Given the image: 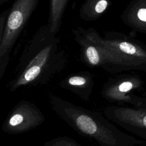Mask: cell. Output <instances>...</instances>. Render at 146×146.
Returning <instances> with one entry per match:
<instances>
[{
  "mask_svg": "<svg viewBox=\"0 0 146 146\" xmlns=\"http://www.w3.org/2000/svg\"><path fill=\"white\" fill-rule=\"evenodd\" d=\"M56 33L47 25L41 26L25 47L15 74L8 84L10 91L20 87L44 84L66 66L67 57L59 47Z\"/></svg>",
  "mask_w": 146,
  "mask_h": 146,
  "instance_id": "6da1fadb",
  "label": "cell"
},
{
  "mask_svg": "<svg viewBox=\"0 0 146 146\" xmlns=\"http://www.w3.org/2000/svg\"><path fill=\"white\" fill-rule=\"evenodd\" d=\"M50 102L63 120L100 146H146V141L124 132L98 112L78 107L54 95L50 96Z\"/></svg>",
  "mask_w": 146,
  "mask_h": 146,
  "instance_id": "7a4b0ae2",
  "label": "cell"
},
{
  "mask_svg": "<svg viewBox=\"0 0 146 146\" xmlns=\"http://www.w3.org/2000/svg\"><path fill=\"white\" fill-rule=\"evenodd\" d=\"M39 1V0H15L10 7L0 46V58L5 54L10 55Z\"/></svg>",
  "mask_w": 146,
  "mask_h": 146,
  "instance_id": "3957f363",
  "label": "cell"
},
{
  "mask_svg": "<svg viewBox=\"0 0 146 146\" xmlns=\"http://www.w3.org/2000/svg\"><path fill=\"white\" fill-rule=\"evenodd\" d=\"M104 114L114 124L146 141V107L112 106L105 108Z\"/></svg>",
  "mask_w": 146,
  "mask_h": 146,
  "instance_id": "277c9868",
  "label": "cell"
},
{
  "mask_svg": "<svg viewBox=\"0 0 146 146\" xmlns=\"http://www.w3.org/2000/svg\"><path fill=\"white\" fill-rule=\"evenodd\" d=\"M44 120L42 113L34 105L21 102L5 123L3 129L10 133H20L38 125Z\"/></svg>",
  "mask_w": 146,
  "mask_h": 146,
  "instance_id": "5b68a950",
  "label": "cell"
},
{
  "mask_svg": "<svg viewBox=\"0 0 146 146\" xmlns=\"http://www.w3.org/2000/svg\"><path fill=\"white\" fill-rule=\"evenodd\" d=\"M88 81L89 79L86 75L70 74L60 80L59 85L87 99L89 95Z\"/></svg>",
  "mask_w": 146,
  "mask_h": 146,
  "instance_id": "8992f818",
  "label": "cell"
},
{
  "mask_svg": "<svg viewBox=\"0 0 146 146\" xmlns=\"http://www.w3.org/2000/svg\"><path fill=\"white\" fill-rule=\"evenodd\" d=\"M69 0H50V9L47 26L54 33L59 31L63 15Z\"/></svg>",
  "mask_w": 146,
  "mask_h": 146,
  "instance_id": "52a82bcc",
  "label": "cell"
},
{
  "mask_svg": "<svg viewBox=\"0 0 146 146\" xmlns=\"http://www.w3.org/2000/svg\"><path fill=\"white\" fill-rule=\"evenodd\" d=\"M9 10H10V8L7 9L6 10H4L2 13L0 14V46L2 42L5 26L6 21V19L7 17Z\"/></svg>",
  "mask_w": 146,
  "mask_h": 146,
  "instance_id": "ba28073f",
  "label": "cell"
},
{
  "mask_svg": "<svg viewBox=\"0 0 146 146\" xmlns=\"http://www.w3.org/2000/svg\"><path fill=\"white\" fill-rule=\"evenodd\" d=\"M10 59V55L5 54L0 58V80L5 74Z\"/></svg>",
  "mask_w": 146,
  "mask_h": 146,
  "instance_id": "9c48e42d",
  "label": "cell"
},
{
  "mask_svg": "<svg viewBox=\"0 0 146 146\" xmlns=\"http://www.w3.org/2000/svg\"><path fill=\"white\" fill-rule=\"evenodd\" d=\"M120 49L124 52L128 54H134L136 51V49L132 44L127 43V42H122L119 45Z\"/></svg>",
  "mask_w": 146,
  "mask_h": 146,
  "instance_id": "30bf717a",
  "label": "cell"
},
{
  "mask_svg": "<svg viewBox=\"0 0 146 146\" xmlns=\"http://www.w3.org/2000/svg\"><path fill=\"white\" fill-rule=\"evenodd\" d=\"M107 6V2L106 0H100L96 2L94 9L96 13H101L104 11Z\"/></svg>",
  "mask_w": 146,
  "mask_h": 146,
  "instance_id": "8fae6325",
  "label": "cell"
},
{
  "mask_svg": "<svg viewBox=\"0 0 146 146\" xmlns=\"http://www.w3.org/2000/svg\"><path fill=\"white\" fill-rule=\"evenodd\" d=\"M133 107H146V99H142L138 98H135Z\"/></svg>",
  "mask_w": 146,
  "mask_h": 146,
  "instance_id": "7c38bea8",
  "label": "cell"
},
{
  "mask_svg": "<svg viewBox=\"0 0 146 146\" xmlns=\"http://www.w3.org/2000/svg\"><path fill=\"white\" fill-rule=\"evenodd\" d=\"M139 18L144 22H146V9H141L137 13Z\"/></svg>",
  "mask_w": 146,
  "mask_h": 146,
  "instance_id": "4fadbf2b",
  "label": "cell"
},
{
  "mask_svg": "<svg viewBox=\"0 0 146 146\" xmlns=\"http://www.w3.org/2000/svg\"><path fill=\"white\" fill-rule=\"evenodd\" d=\"M9 0H0V7L1 6H2L3 4H5V3L7 2Z\"/></svg>",
  "mask_w": 146,
  "mask_h": 146,
  "instance_id": "5bb4252c",
  "label": "cell"
}]
</instances>
